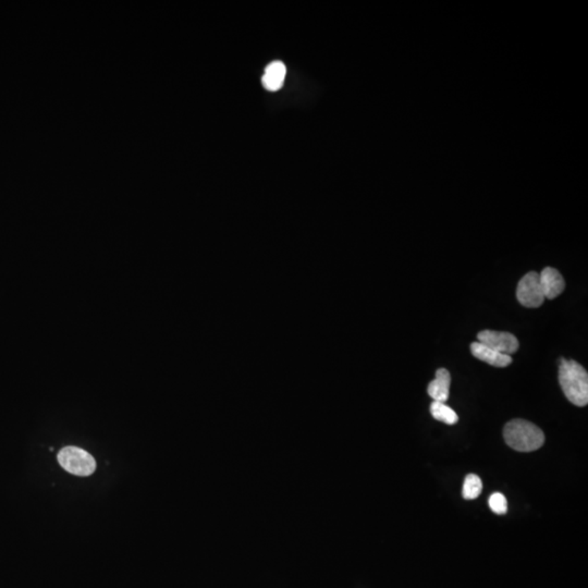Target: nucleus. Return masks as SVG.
Segmentation results:
<instances>
[{"label":"nucleus","mask_w":588,"mask_h":588,"mask_svg":"<svg viewBox=\"0 0 588 588\" xmlns=\"http://www.w3.org/2000/svg\"><path fill=\"white\" fill-rule=\"evenodd\" d=\"M470 352L482 362L487 363L494 367H507L512 363V358L502 353L497 352L482 342H473L470 344Z\"/></svg>","instance_id":"7"},{"label":"nucleus","mask_w":588,"mask_h":588,"mask_svg":"<svg viewBox=\"0 0 588 588\" xmlns=\"http://www.w3.org/2000/svg\"><path fill=\"white\" fill-rule=\"evenodd\" d=\"M541 290L545 299L553 300L559 297L565 289V279L557 269L546 267L539 275Z\"/></svg>","instance_id":"6"},{"label":"nucleus","mask_w":588,"mask_h":588,"mask_svg":"<svg viewBox=\"0 0 588 588\" xmlns=\"http://www.w3.org/2000/svg\"><path fill=\"white\" fill-rule=\"evenodd\" d=\"M559 383L570 402L577 407L587 405L588 374L577 361L560 358Z\"/></svg>","instance_id":"1"},{"label":"nucleus","mask_w":588,"mask_h":588,"mask_svg":"<svg viewBox=\"0 0 588 588\" xmlns=\"http://www.w3.org/2000/svg\"><path fill=\"white\" fill-rule=\"evenodd\" d=\"M482 490V480L475 474H470L466 476L464 480L463 490H462V496L466 500H473L477 498Z\"/></svg>","instance_id":"11"},{"label":"nucleus","mask_w":588,"mask_h":588,"mask_svg":"<svg viewBox=\"0 0 588 588\" xmlns=\"http://www.w3.org/2000/svg\"><path fill=\"white\" fill-rule=\"evenodd\" d=\"M477 338L478 342H482L506 356H511V354H514L520 346L516 337L510 332L482 330L477 334Z\"/></svg>","instance_id":"5"},{"label":"nucleus","mask_w":588,"mask_h":588,"mask_svg":"<svg viewBox=\"0 0 588 588\" xmlns=\"http://www.w3.org/2000/svg\"><path fill=\"white\" fill-rule=\"evenodd\" d=\"M450 384H451L450 373L446 368H439L436 372V378L429 385L427 392L434 401L446 403V401L449 399Z\"/></svg>","instance_id":"8"},{"label":"nucleus","mask_w":588,"mask_h":588,"mask_svg":"<svg viewBox=\"0 0 588 588\" xmlns=\"http://www.w3.org/2000/svg\"><path fill=\"white\" fill-rule=\"evenodd\" d=\"M488 504L492 512L496 514H506L508 511V502H507L506 497L500 492L492 494L488 500Z\"/></svg>","instance_id":"12"},{"label":"nucleus","mask_w":588,"mask_h":588,"mask_svg":"<svg viewBox=\"0 0 588 588\" xmlns=\"http://www.w3.org/2000/svg\"><path fill=\"white\" fill-rule=\"evenodd\" d=\"M285 72L287 69L281 62H273L268 64L263 77V85L265 89L271 92L279 90L285 81Z\"/></svg>","instance_id":"9"},{"label":"nucleus","mask_w":588,"mask_h":588,"mask_svg":"<svg viewBox=\"0 0 588 588\" xmlns=\"http://www.w3.org/2000/svg\"><path fill=\"white\" fill-rule=\"evenodd\" d=\"M504 438L509 447L519 452L535 451L545 443L543 431L525 419H513L506 424Z\"/></svg>","instance_id":"2"},{"label":"nucleus","mask_w":588,"mask_h":588,"mask_svg":"<svg viewBox=\"0 0 588 588\" xmlns=\"http://www.w3.org/2000/svg\"><path fill=\"white\" fill-rule=\"evenodd\" d=\"M516 298L525 307L536 308L543 305L545 297L539 281V273L531 271L521 279L516 289Z\"/></svg>","instance_id":"4"},{"label":"nucleus","mask_w":588,"mask_h":588,"mask_svg":"<svg viewBox=\"0 0 588 588\" xmlns=\"http://www.w3.org/2000/svg\"><path fill=\"white\" fill-rule=\"evenodd\" d=\"M58 462L69 473L78 476H90L94 473L96 462L85 450L78 447H66L58 453Z\"/></svg>","instance_id":"3"},{"label":"nucleus","mask_w":588,"mask_h":588,"mask_svg":"<svg viewBox=\"0 0 588 588\" xmlns=\"http://www.w3.org/2000/svg\"><path fill=\"white\" fill-rule=\"evenodd\" d=\"M431 413L434 419L439 422H443V423L447 424V425H454V424H457L458 421H459V417L453 411V409L448 407L443 402L434 401L431 405Z\"/></svg>","instance_id":"10"}]
</instances>
